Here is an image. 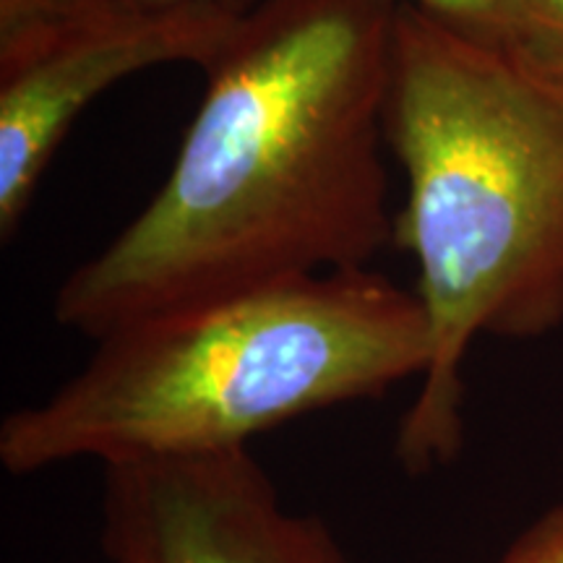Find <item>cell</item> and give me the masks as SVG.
Masks as SVG:
<instances>
[{
  "label": "cell",
  "instance_id": "1",
  "mask_svg": "<svg viewBox=\"0 0 563 563\" xmlns=\"http://www.w3.org/2000/svg\"><path fill=\"white\" fill-rule=\"evenodd\" d=\"M397 0H262L203 70L159 191L55 292L89 340L285 282L368 269L386 178Z\"/></svg>",
  "mask_w": 563,
  "mask_h": 563
},
{
  "label": "cell",
  "instance_id": "2",
  "mask_svg": "<svg viewBox=\"0 0 563 563\" xmlns=\"http://www.w3.org/2000/svg\"><path fill=\"white\" fill-rule=\"evenodd\" d=\"M386 141L407 183L394 243L418 266L431 332L394 454L426 475L462 449L477 336L534 340L563 323V87L399 3Z\"/></svg>",
  "mask_w": 563,
  "mask_h": 563
},
{
  "label": "cell",
  "instance_id": "3",
  "mask_svg": "<svg viewBox=\"0 0 563 563\" xmlns=\"http://www.w3.org/2000/svg\"><path fill=\"white\" fill-rule=\"evenodd\" d=\"M95 344L51 397L3 420L5 473L245 449L282 422L422 378L431 361L418 295L371 269L162 313Z\"/></svg>",
  "mask_w": 563,
  "mask_h": 563
},
{
  "label": "cell",
  "instance_id": "4",
  "mask_svg": "<svg viewBox=\"0 0 563 563\" xmlns=\"http://www.w3.org/2000/svg\"><path fill=\"white\" fill-rule=\"evenodd\" d=\"M238 19L209 5L91 0L37 53L0 74V235L11 241L76 118L139 70H207Z\"/></svg>",
  "mask_w": 563,
  "mask_h": 563
},
{
  "label": "cell",
  "instance_id": "5",
  "mask_svg": "<svg viewBox=\"0 0 563 563\" xmlns=\"http://www.w3.org/2000/svg\"><path fill=\"white\" fill-rule=\"evenodd\" d=\"M104 470V563H352L313 514L290 511L251 449Z\"/></svg>",
  "mask_w": 563,
  "mask_h": 563
},
{
  "label": "cell",
  "instance_id": "6",
  "mask_svg": "<svg viewBox=\"0 0 563 563\" xmlns=\"http://www.w3.org/2000/svg\"><path fill=\"white\" fill-rule=\"evenodd\" d=\"M91 0H0V74L37 53Z\"/></svg>",
  "mask_w": 563,
  "mask_h": 563
},
{
  "label": "cell",
  "instance_id": "7",
  "mask_svg": "<svg viewBox=\"0 0 563 563\" xmlns=\"http://www.w3.org/2000/svg\"><path fill=\"white\" fill-rule=\"evenodd\" d=\"M464 37L511 53L522 24V0H410Z\"/></svg>",
  "mask_w": 563,
  "mask_h": 563
},
{
  "label": "cell",
  "instance_id": "8",
  "mask_svg": "<svg viewBox=\"0 0 563 563\" xmlns=\"http://www.w3.org/2000/svg\"><path fill=\"white\" fill-rule=\"evenodd\" d=\"M509 55L540 79L563 87V0H522V24Z\"/></svg>",
  "mask_w": 563,
  "mask_h": 563
},
{
  "label": "cell",
  "instance_id": "9",
  "mask_svg": "<svg viewBox=\"0 0 563 563\" xmlns=\"http://www.w3.org/2000/svg\"><path fill=\"white\" fill-rule=\"evenodd\" d=\"M496 563H563V504L527 525Z\"/></svg>",
  "mask_w": 563,
  "mask_h": 563
},
{
  "label": "cell",
  "instance_id": "10",
  "mask_svg": "<svg viewBox=\"0 0 563 563\" xmlns=\"http://www.w3.org/2000/svg\"><path fill=\"white\" fill-rule=\"evenodd\" d=\"M141 3H154V5L194 3V5H209V9L224 11V13H230V16H245V13L256 9L262 0H141Z\"/></svg>",
  "mask_w": 563,
  "mask_h": 563
}]
</instances>
